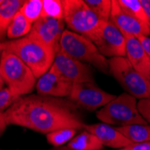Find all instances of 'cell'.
<instances>
[{
	"mask_svg": "<svg viewBox=\"0 0 150 150\" xmlns=\"http://www.w3.org/2000/svg\"><path fill=\"white\" fill-rule=\"evenodd\" d=\"M7 125L48 134L59 129H80L85 124L66 101L42 94L20 96L4 112Z\"/></svg>",
	"mask_w": 150,
	"mask_h": 150,
	"instance_id": "obj_1",
	"label": "cell"
},
{
	"mask_svg": "<svg viewBox=\"0 0 150 150\" xmlns=\"http://www.w3.org/2000/svg\"><path fill=\"white\" fill-rule=\"evenodd\" d=\"M4 50L16 55L38 79L53 65L56 52L31 34L3 42Z\"/></svg>",
	"mask_w": 150,
	"mask_h": 150,
	"instance_id": "obj_2",
	"label": "cell"
},
{
	"mask_svg": "<svg viewBox=\"0 0 150 150\" xmlns=\"http://www.w3.org/2000/svg\"><path fill=\"white\" fill-rule=\"evenodd\" d=\"M59 50L80 62L96 67L104 74L110 73L109 60L100 53L92 40L69 29L65 30L61 36Z\"/></svg>",
	"mask_w": 150,
	"mask_h": 150,
	"instance_id": "obj_3",
	"label": "cell"
},
{
	"mask_svg": "<svg viewBox=\"0 0 150 150\" xmlns=\"http://www.w3.org/2000/svg\"><path fill=\"white\" fill-rule=\"evenodd\" d=\"M63 20L69 30L93 42L104 22L95 15L84 0H63Z\"/></svg>",
	"mask_w": 150,
	"mask_h": 150,
	"instance_id": "obj_4",
	"label": "cell"
},
{
	"mask_svg": "<svg viewBox=\"0 0 150 150\" xmlns=\"http://www.w3.org/2000/svg\"><path fill=\"white\" fill-rule=\"evenodd\" d=\"M0 65L4 83L13 93L20 97L33 91L37 78L16 55L4 50L0 56Z\"/></svg>",
	"mask_w": 150,
	"mask_h": 150,
	"instance_id": "obj_5",
	"label": "cell"
},
{
	"mask_svg": "<svg viewBox=\"0 0 150 150\" xmlns=\"http://www.w3.org/2000/svg\"><path fill=\"white\" fill-rule=\"evenodd\" d=\"M96 117L103 123L118 127L147 124L139 112L137 99L127 93L120 94L101 108L96 112Z\"/></svg>",
	"mask_w": 150,
	"mask_h": 150,
	"instance_id": "obj_6",
	"label": "cell"
},
{
	"mask_svg": "<svg viewBox=\"0 0 150 150\" xmlns=\"http://www.w3.org/2000/svg\"><path fill=\"white\" fill-rule=\"evenodd\" d=\"M110 73L127 93L136 99L150 98V81L136 70L126 57L109 59Z\"/></svg>",
	"mask_w": 150,
	"mask_h": 150,
	"instance_id": "obj_7",
	"label": "cell"
},
{
	"mask_svg": "<svg viewBox=\"0 0 150 150\" xmlns=\"http://www.w3.org/2000/svg\"><path fill=\"white\" fill-rule=\"evenodd\" d=\"M115 98V95L109 93L93 83L75 84L69 99L77 106L86 111H95L103 108Z\"/></svg>",
	"mask_w": 150,
	"mask_h": 150,
	"instance_id": "obj_8",
	"label": "cell"
},
{
	"mask_svg": "<svg viewBox=\"0 0 150 150\" xmlns=\"http://www.w3.org/2000/svg\"><path fill=\"white\" fill-rule=\"evenodd\" d=\"M93 42L105 58L126 56V37L111 21L103 23Z\"/></svg>",
	"mask_w": 150,
	"mask_h": 150,
	"instance_id": "obj_9",
	"label": "cell"
},
{
	"mask_svg": "<svg viewBox=\"0 0 150 150\" xmlns=\"http://www.w3.org/2000/svg\"><path fill=\"white\" fill-rule=\"evenodd\" d=\"M53 65L58 71L73 85L93 83L94 78L89 65L80 62L61 50L56 53Z\"/></svg>",
	"mask_w": 150,
	"mask_h": 150,
	"instance_id": "obj_10",
	"label": "cell"
},
{
	"mask_svg": "<svg viewBox=\"0 0 150 150\" xmlns=\"http://www.w3.org/2000/svg\"><path fill=\"white\" fill-rule=\"evenodd\" d=\"M64 20L40 17L32 27L31 34L56 53L59 50V42L65 31Z\"/></svg>",
	"mask_w": 150,
	"mask_h": 150,
	"instance_id": "obj_11",
	"label": "cell"
},
{
	"mask_svg": "<svg viewBox=\"0 0 150 150\" xmlns=\"http://www.w3.org/2000/svg\"><path fill=\"white\" fill-rule=\"evenodd\" d=\"M72 87L73 84L62 76L54 65L44 75L38 78L35 86L38 94L56 98L69 97Z\"/></svg>",
	"mask_w": 150,
	"mask_h": 150,
	"instance_id": "obj_12",
	"label": "cell"
},
{
	"mask_svg": "<svg viewBox=\"0 0 150 150\" xmlns=\"http://www.w3.org/2000/svg\"><path fill=\"white\" fill-rule=\"evenodd\" d=\"M109 21H111L125 37L139 38L150 34L148 27L142 24L124 8H122L118 3V0H112V11Z\"/></svg>",
	"mask_w": 150,
	"mask_h": 150,
	"instance_id": "obj_13",
	"label": "cell"
},
{
	"mask_svg": "<svg viewBox=\"0 0 150 150\" xmlns=\"http://www.w3.org/2000/svg\"><path fill=\"white\" fill-rule=\"evenodd\" d=\"M85 129L93 134L103 146H106L112 148L120 149L132 144L123 134L117 129V128L106 123L86 125Z\"/></svg>",
	"mask_w": 150,
	"mask_h": 150,
	"instance_id": "obj_14",
	"label": "cell"
},
{
	"mask_svg": "<svg viewBox=\"0 0 150 150\" xmlns=\"http://www.w3.org/2000/svg\"><path fill=\"white\" fill-rule=\"evenodd\" d=\"M134 69L150 81V58L136 37H126V56Z\"/></svg>",
	"mask_w": 150,
	"mask_h": 150,
	"instance_id": "obj_15",
	"label": "cell"
},
{
	"mask_svg": "<svg viewBox=\"0 0 150 150\" xmlns=\"http://www.w3.org/2000/svg\"><path fill=\"white\" fill-rule=\"evenodd\" d=\"M23 3V0H5L0 6V42H4L8 27Z\"/></svg>",
	"mask_w": 150,
	"mask_h": 150,
	"instance_id": "obj_16",
	"label": "cell"
},
{
	"mask_svg": "<svg viewBox=\"0 0 150 150\" xmlns=\"http://www.w3.org/2000/svg\"><path fill=\"white\" fill-rule=\"evenodd\" d=\"M73 150H103V145L95 136L87 130L79 133L67 144Z\"/></svg>",
	"mask_w": 150,
	"mask_h": 150,
	"instance_id": "obj_17",
	"label": "cell"
},
{
	"mask_svg": "<svg viewBox=\"0 0 150 150\" xmlns=\"http://www.w3.org/2000/svg\"><path fill=\"white\" fill-rule=\"evenodd\" d=\"M116 128L131 143L150 142V125L148 124H133Z\"/></svg>",
	"mask_w": 150,
	"mask_h": 150,
	"instance_id": "obj_18",
	"label": "cell"
},
{
	"mask_svg": "<svg viewBox=\"0 0 150 150\" xmlns=\"http://www.w3.org/2000/svg\"><path fill=\"white\" fill-rule=\"evenodd\" d=\"M32 27L33 23L27 20L20 12H18L8 27L6 37L10 40L23 38L31 33Z\"/></svg>",
	"mask_w": 150,
	"mask_h": 150,
	"instance_id": "obj_19",
	"label": "cell"
},
{
	"mask_svg": "<svg viewBox=\"0 0 150 150\" xmlns=\"http://www.w3.org/2000/svg\"><path fill=\"white\" fill-rule=\"evenodd\" d=\"M76 129L66 128V129H59L50 132L46 135L47 141L51 146H62L65 144L69 143L76 134Z\"/></svg>",
	"mask_w": 150,
	"mask_h": 150,
	"instance_id": "obj_20",
	"label": "cell"
},
{
	"mask_svg": "<svg viewBox=\"0 0 150 150\" xmlns=\"http://www.w3.org/2000/svg\"><path fill=\"white\" fill-rule=\"evenodd\" d=\"M118 3L133 17L139 20L142 24L148 27L146 16L140 0H118Z\"/></svg>",
	"mask_w": 150,
	"mask_h": 150,
	"instance_id": "obj_21",
	"label": "cell"
},
{
	"mask_svg": "<svg viewBox=\"0 0 150 150\" xmlns=\"http://www.w3.org/2000/svg\"><path fill=\"white\" fill-rule=\"evenodd\" d=\"M22 15L33 24L42 17V0H28L24 1L20 11Z\"/></svg>",
	"mask_w": 150,
	"mask_h": 150,
	"instance_id": "obj_22",
	"label": "cell"
},
{
	"mask_svg": "<svg viewBox=\"0 0 150 150\" xmlns=\"http://www.w3.org/2000/svg\"><path fill=\"white\" fill-rule=\"evenodd\" d=\"M42 17H50L63 20L64 6L63 0H42Z\"/></svg>",
	"mask_w": 150,
	"mask_h": 150,
	"instance_id": "obj_23",
	"label": "cell"
},
{
	"mask_svg": "<svg viewBox=\"0 0 150 150\" xmlns=\"http://www.w3.org/2000/svg\"><path fill=\"white\" fill-rule=\"evenodd\" d=\"M84 1L102 21L108 22L110 20L112 0H84Z\"/></svg>",
	"mask_w": 150,
	"mask_h": 150,
	"instance_id": "obj_24",
	"label": "cell"
},
{
	"mask_svg": "<svg viewBox=\"0 0 150 150\" xmlns=\"http://www.w3.org/2000/svg\"><path fill=\"white\" fill-rule=\"evenodd\" d=\"M18 98V95L13 93L8 87H3L0 90V114L7 111Z\"/></svg>",
	"mask_w": 150,
	"mask_h": 150,
	"instance_id": "obj_25",
	"label": "cell"
},
{
	"mask_svg": "<svg viewBox=\"0 0 150 150\" xmlns=\"http://www.w3.org/2000/svg\"><path fill=\"white\" fill-rule=\"evenodd\" d=\"M138 109L146 123L150 124V98L139 100L138 102Z\"/></svg>",
	"mask_w": 150,
	"mask_h": 150,
	"instance_id": "obj_26",
	"label": "cell"
},
{
	"mask_svg": "<svg viewBox=\"0 0 150 150\" xmlns=\"http://www.w3.org/2000/svg\"><path fill=\"white\" fill-rule=\"evenodd\" d=\"M118 150H150V142L132 143L123 148H120Z\"/></svg>",
	"mask_w": 150,
	"mask_h": 150,
	"instance_id": "obj_27",
	"label": "cell"
},
{
	"mask_svg": "<svg viewBox=\"0 0 150 150\" xmlns=\"http://www.w3.org/2000/svg\"><path fill=\"white\" fill-rule=\"evenodd\" d=\"M139 42L141 43L143 49L145 50V51L146 52V54L149 56L150 58V37L149 36H140L138 38Z\"/></svg>",
	"mask_w": 150,
	"mask_h": 150,
	"instance_id": "obj_28",
	"label": "cell"
},
{
	"mask_svg": "<svg viewBox=\"0 0 150 150\" xmlns=\"http://www.w3.org/2000/svg\"><path fill=\"white\" fill-rule=\"evenodd\" d=\"M140 2L145 10L146 19H147V24L150 30V0H140Z\"/></svg>",
	"mask_w": 150,
	"mask_h": 150,
	"instance_id": "obj_29",
	"label": "cell"
},
{
	"mask_svg": "<svg viewBox=\"0 0 150 150\" xmlns=\"http://www.w3.org/2000/svg\"><path fill=\"white\" fill-rule=\"evenodd\" d=\"M7 126L8 125H7L6 121V119L4 117V113L0 114V138H1V136L5 132V130H6Z\"/></svg>",
	"mask_w": 150,
	"mask_h": 150,
	"instance_id": "obj_30",
	"label": "cell"
},
{
	"mask_svg": "<svg viewBox=\"0 0 150 150\" xmlns=\"http://www.w3.org/2000/svg\"><path fill=\"white\" fill-rule=\"evenodd\" d=\"M50 150H73V149L69 148L66 145V146H55V147H53Z\"/></svg>",
	"mask_w": 150,
	"mask_h": 150,
	"instance_id": "obj_31",
	"label": "cell"
},
{
	"mask_svg": "<svg viewBox=\"0 0 150 150\" xmlns=\"http://www.w3.org/2000/svg\"><path fill=\"white\" fill-rule=\"evenodd\" d=\"M4 80L2 76V71H1V65H0V85H4Z\"/></svg>",
	"mask_w": 150,
	"mask_h": 150,
	"instance_id": "obj_32",
	"label": "cell"
},
{
	"mask_svg": "<svg viewBox=\"0 0 150 150\" xmlns=\"http://www.w3.org/2000/svg\"><path fill=\"white\" fill-rule=\"evenodd\" d=\"M4 51V46H3V42H0V56H1L2 52Z\"/></svg>",
	"mask_w": 150,
	"mask_h": 150,
	"instance_id": "obj_33",
	"label": "cell"
},
{
	"mask_svg": "<svg viewBox=\"0 0 150 150\" xmlns=\"http://www.w3.org/2000/svg\"><path fill=\"white\" fill-rule=\"evenodd\" d=\"M3 2H4V0H0V6L3 4Z\"/></svg>",
	"mask_w": 150,
	"mask_h": 150,
	"instance_id": "obj_34",
	"label": "cell"
},
{
	"mask_svg": "<svg viewBox=\"0 0 150 150\" xmlns=\"http://www.w3.org/2000/svg\"><path fill=\"white\" fill-rule=\"evenodd\" d=\"M3 88V85H0V90H1Z\"/></svg>",
	"mask_w": 150,
	"mask_h": 150,
	"instance_id": "obj_35",
	"label": "cell"
},
{
	"mask_svg": "<svg viewBox=\"0 0 150 150\" xmlns=\"http://www.w3.org/2000/svg\"><path fill=\"white\" fill-rule=\"evenodd\" d=\"M0 150H3V149H1V148H0Z\"/></svg>",
	"mask_w": 150,
	"mask_h": 150,
	"instance_id": "obj_36",
	"label": "cell"
}]
</instances>
